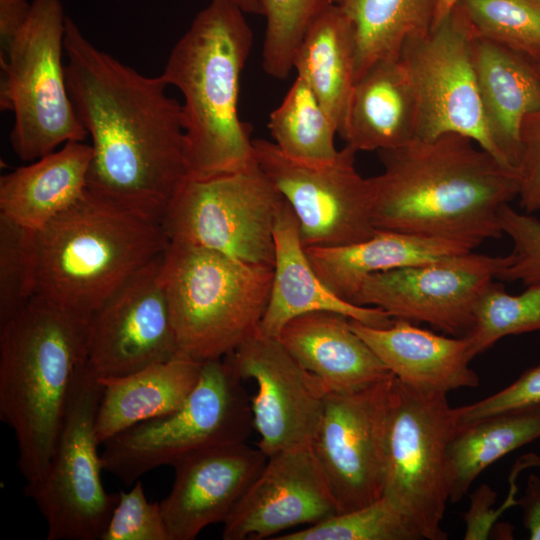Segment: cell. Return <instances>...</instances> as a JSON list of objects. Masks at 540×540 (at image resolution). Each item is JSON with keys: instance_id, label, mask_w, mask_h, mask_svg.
I'll return each mask as SVG.
<instances>
[{"instance_id": "7bdbcfd3", "label": "cell", "mask_w": 540, "mask_h": 540, "mask_svg": "<svg viewBox=\"0 0 540 540\" xmlns=\"http://www.w3.org/2000/svg\"><path fill=\"white\" fill-rule=\"evenodd\" d=\"M31 3L26 0H0L1 53L6 50L15 33L26 20Z\"/></svg>"}, {"instance_id": "f546056e", "label": "cell", "mask_w": 540, "mask_h": 540, "mask_svg": "<svg viewBox=\"0 0 540 540\" xmlns=\"http://www.w3.org/2000/svg\"><path fill=\"white\" fill-rule=\"evenodd\" d=\"M438 0H336L352 23L355 81L377 62L399 58L410 40L428 34Z\"/></svg>"}, {"instance_id": "4316f807", "label": "cell", "mask_w": 540, "mask_h": 540, "mask_svg": "<svg viewBox=\"0 0 540 540\" xmlns=\"http://www.w3.org/2000/svg\"><path fill=\"white\" fill-rule=\"evenodd\" d=\"M202 363L178 354L103 385L96 419L100 444L139 423L178 410L198 383Z\"/></svg>"}, {"instance_id": "4dcf8cb0", "label": "cell", "mask_w": 540, "mask_h": 540, "mask_svg": "<svg viewBox=\"0 0 540 540\" xmlns=\"http://www.w3.org/2000/svg\"><path fill=\"white\" fill-rule=\"evenodd\" d=\"M274 144L287 157L306 163L333 160L338 129L311 88L300 78L268 120Z\"/></svg>"}, {"instance_id": "d6986e66", "label": "cell", "mask_w": 540, "mask_h": 540, "mask_svg": "<svg viewBox=\"0 0 540 540\" xmlns=\"http://www.w3.org/2000/svg\"><path fill=\"white\" fill-rule=\"evenodd\" d=\"M267 456L246 442L187 454L171 466L175 478L160 502L169 540H193L207 526L224 522L262 471Z\"/></svg>"}, {"instance_id": "9a60e30c", "label": "cell", "mask_w": 540, "mask_h": 540, "mask_svg": "<svg viewBox=\"0 0 540 540\" xmlns=\"http://www.w3.org/2000/svg\"><path fill=\"white\" fill-rule=\"evenodd\" d=\"M394 378L392 374L355 391L326 395L311 447L327 477L338 513L382 497Z\"/></svg>"}, {"instance_id": "d6a6232c", "label": "cell", "mask_w": 540, "mask_h": 540, "mask_svg": "<svg viewBox=\"0 0 540 540\" xmlns=\"http://www.w3.org/2000/svg\"><path fill=\"white\" fill-rule=\"evenodd\" d=\"M537 330H540V283L514 295L493 281L480 297L473 325L465 336L475 357L501 338Z\"/></svg>"}, {"instance_id": "52a82bcc", "label": "cell", "mask_w": 540, "mask_h": 540, "mask_svg": "<svg viewBox=\"0 0 540 540\" xmlns=\"http://www.w3.org/2000/svg\"><path fill=\"white\" fill-rule=\"evenodd\" d=\"M66 17L61 0H33L0 56V107L14 115L10 144L22 161L37 160L88 136L71 101L62 62Z\"/></svg>"}, {"instance_id": "d590c367", "label": "cell", "mask_w": 540, "mask_h": 540, "mask_svg": "<svg viewBox=\"0 0 540 540\" xmlns=\"http://www.w3.org/2000/svg\"><path fill=\"white\" fill-rule=\"evenodd\" d=\"M35 231L0 215V325L36 295Z\"/></svg>"}, {"instance_id": "836d02e7", "label": "cell", "mask_w": 540, "mask_h": 540, "mask_svg": "<svg viewBox=\"0 0 540 540\" xmlns=\"http://www.w3.org/2000/svg\"><path fill=\"white\" fill-rule=\"evenodd\" d=\"M403 514L384 496L363 507L337 513L274 540H420Z\"/></svg>"}, {"instance_id": "f1b7e54d", "label": "cell", "mask_w": 540, "mask_h": 540, "mask_svg": "<svg viewBox=\"0 0 540 540\" xmlns=\"http://www.w3.org/2000/svg\"><path fill=\"white\" fill-rule=\"evenodd\" d=\"M540 438V405L458 426L447 449L449 502L460 501L488 466Z\"/></svg>"}, {"instance_id": "8fae6325", "label": "cell", "mask_w": 540, "mask_h": 540, "mask_svg": "<svg viewBox=\"0 0 540 540\" xmlns=\"http://www.w3.org/2000/svg\"><path fill=\"white\" fill-rule=\"evenodd\" d=\"M103 385L87 361L77 369L47 472L24 487L47 522V540H101L118 502L108 493L96 435Z\"/></svg>"}, {"instance_id": "5bb4252c", "label": "cell", "mask_w": 540, "mask_h": 540, "mask_svg": "<svg viewBox=\"0 0 540 540\" xmlns=\"http://www.w3.org/2000/svg\"><path fill=\"white\" fill-rule=\"evenodd\" d=\"M509 262L510 254L490 256L472 250L374 273L363 280L351 302L379 308L393 319L424 322L465 336L480 297Z\"/></svg>"}, {"instance_id": "ffe728a7", "label": "cell", "mask_w": 540, "mask_h": 540, "mask_svg": "<svg viewBox=\"0 0 540 540\" xmlns=\"http://www.w3.org/2000/svg\"><path fill=\"white\" fill-rule=\"evenodd\" d=\"M274 245L273 278L260 334L278 337L290 320L316 311L335 312L376 328L392 324L393 318L383 310L347 301L325 285L308 259L298 220L286 201L276 219Z\"/></svg>"}, {"instance_id": "603a6c76", "label": "cell", "mask_w": 540, "mask_h": 540, "mask_svg": "<svg viewBox=\"0 0 540 540\" xmlns=\"http://www.w3.org/2000/svg\"><path fill=\"white\" fill-rule=\"evenodd\" d=\"M415 92L400 58L377 62L354 83L339 135L356 152L396 148L417 138Z\"/></svg>"}, {"instance_id": "8d00e7d4", "label": "cell", "mask_w": 540, "mask_h": 540, "mask_svg": "<svg viewBox=\"0 0 540 540\" xmlns=\"http://www.w3.org/2000/svg\"><path fill=\"white\" fill-rule=\"evenodd\" d=\"M498 221L502 234L512 240L513 250L497 279L522 281L527 286L540 283V219L506 204L499 210Z\"/></svg>"}, {"instance_id": "277c9868", "label": "cell", "mask_w": 540, "mask_h": 540, "mask_svg": "<svg viewBox=\"0 0 540 540\" xmlns=\"http://www.w3.org/2000/svg\"><path fill=\"white\" fill-rule=\"evenodd\" d=\"M88 321L35 295L0 325V419L14 432L25 487L44 478L78 367Z\"/></svg>"}, {"instance_id": "7c38bea8", "label": "cell", "mask_w": 540, "mask_h": 540, "mask_svg": "<svg viewBox=\"0 0 540 540\" xmlns=\"http://www.w3.org/2000/svg\"><path fill=\"white\" fill-rule=\"evenodd\" d=\"M253 149L258 167L294 212L304 248L346 246L374 234L372 181L357 171L351 147L325 163L294 160L265 139H253Z\"/></svg>"}, {"instance_id": "4fadbf2b", "label": "cell", "mask_w": 540, "mask_h": 540, "mask_svg": "<svg viewBox=\"0 0 540 540\" xmlns=\"http://www.w3.org/2000/svg\"><path fill=\"white\" fill-rule=\"evenodd\" d=\"M474 37L455 5L428 34L403 46L399 58L416 96L417 138L457 133L506 165L486 125L472 59Z\"/></svg>"}, {"instance_id": "cb8c5ba5", "label": "cell", "mask_w": 540, "mask_h": 540, "mask_svg": "<svg viewBox=\"0 0 540 540\" xmlns=\"http://www.w3.org/2000/svg\"><path fill=\"white\" fill-rule=\"evenodd\" d=\"M472 59L490 136L505 164L516 169L521 121L540 108V70L534 60L478 36Z\"/></svg>"}, {"instance_id": "6da1fadb", "label": "cell", "mask_w": 540, "mask_h": 540, "mask_svg": "<svg viewBox=\"0 0 540 540\" xmlns=\"http://www.w3.org/2000/svg\"><path fill=\"white\" fill-rule=\"evenodd\" d=\"M67 88L92 139L87 190L162 223L187 179L182 104L166 81L98 49L66 17Z\"/></svg>"}, {"instance_id": "2e32d148", "label": "cell", "mask_w": 540, "mask_h": 540, "mask_svg": "<svg viewBox=\"0 0 540 540\" xmlns=\"http://www.w3.org/2000/svg\"><path fill=\"white\" fill-rule=\"evenodd\" d=\"M244 381H255L252 398L257 447L267 456L311 446L318 428L328 390L305 369L277 337L256 331L226 356Z\"/></svg>"}, {"instance_id": "b9f144b4", "label": "cell", "mask_w": 540, "mask_h": 540, "mask_svg": "<svg viewBox=\"0 0 540 540\" xmlns=\"http://www.w3.org/2000/svg\"><path fill=\"white\" fill-rule=\"evenodd\" d=\"M529 539L540 540V477L530 474L523 496L518 500Z\"/></svg>"}, {"instance_id": "1f68e13d", "label": "cell", "mask_w": 540, "mask_h": 540, "mask_svg": "<svg viewBox=\"0 0 540 540\" xmlns=\"http://www.w3.org/2000/svg\"><path fill=\"white\" fill-rule=\"evenodd\" d=\"M456 6L475 36L540 59V0H459Z\"/></svg>"}, {"instance_id": "e575fe53", "label": "cell", "mask_w": 540, "mask_h": 540, "mask_svg": "<svg viewBox=\"0 0 540 540\" xmlns=\"http://www.w3.org/2000/svg\"><path fill=\"white\" fill-rule=\"evenodd\" d=\"M266 29L262 51L265 72L285 79L293 69V58L313 22L336 0H259Z\"/></svg>"}, {"instance_id": "484cf974", "label": "cell", "mask_w": 540, "mask_h": 540, "mask_svg": "<svg viewBox=\"0 0 540 540\" xmlns=\"http://www.w3.org/2000/svg\"><path fill=\"white\" fill-rule=\"evenodd\" d=\"M473 249L460 241L376 229L371 237L358 243L309 247L305 251L325 285L351 302L363 280L371 274L426 264Z\"/></svg>"}, {"instance_id": "44dd1931", "label": "cell", "mask_w": 540, "mask_h": 540, "mask_svg": "<svg viewBox=\"0 0 540 540\" xmlns=\"http://www.w3.org/2000/svg\"><path fill=\"white\" fill-rule=\"evenodd\" d=\"M350 326L391 373L412 388L447 394L479 385L466 336L439 335L402 319L381 328L350 319Z\"/></svg>"}, {"instance_id": "9c48e42d", "label": "cell", "mask_w": 540, "mask_h": 540, "mask_svg": "<svg viewBox=\"0 0 540 540\" xmlns=\"http://www.w3.org/2000/svg\"><path fill=\"white\" fill-rule=\"evenodd\" d=\"M458 428L447 394L412 388L396 377L387 421L383 494L421 539L446 540L447 449Z\"/></svg>"}, {"instance_id": "e0dca14e", "label": "cell", "mask_w": 540, "mask_h": 540, "mask_svg": "<svg viewBox=\"0 0 540 540\" xmlns=\"http://www.w3.org/2000/svg\"><path fill=\"white\" fill-rule=\"evenodd\" d=\"M162 255L130 276L90 317L86 361L98 378L123 377L178 355L159 278Z\"/></svg>"}, {"instance_id": "bcb514c9", "label": "cell", "mask_w": 540, "mask_h": 540, "mask_svg": "<svg viewBox=\"0 0 540 540\" xmlns=\"http://www.w3.org/2000/svg\"><path fill=\"white\" fill-rule=\"evenodd\" d=\"M536 63H537V66H538V68L540 70V59Z\"/></svg>"}, {"instance_id": "f6af8a7d", "label": "cell", "mask_w": 540, "mask_h": 540, "mask_svg": "<svg viewBox=\"0 0 540 540\" xmlns=\"http://www.w3.org/2000/svg\"><path fill=\"white\" fill-rule=\"evenodd\" d=\"M458 1L459 0H438L433 27L449 14Z\"/></svg>"}, {"instance_id": "5b68a950", "label": "cell", "mask_w": 540, "mask_h": 540, "mask_svg": "<svg viewBox=\"0 0 540 540\" xmlns=\"http://www.w3.org/2000/svg\"><path fill=\"white\" fill-rule=\"evenodd\" d=\"M35 240L36 295L87 320L169 244L162 224L88 190Z\"/></svg>"}, {"instance_id": "30bf717a", "label": "cell", "mask_w": 540, "mask_h": 540, "mask_svg": "<svg viewBox=\"0 0 540 540\" xmlns=\"http://www.w3.org/2000/svg\"><path fill=\"white\" fill-rule=\"evenodd\" d=\"M284 198L257 163L205 178L187 177L162 220L169 242L274 266V227Z\"/></svg>"}, {"instance_id": "3957f363", "label": "cell", "mask_w": 540, "mask_h": 540, "mask_svg": "<svg viewBox=\"0 0 540 540\" xmlns=\"http://www.w3.org/2000/svg\"><path fill=\"white\" fill-rule=\"evenodd\" d=\"M244 15L228 1L211 0L174 45L161 74L183 95L188 177L256 164L251 126L239 115L240 80L253 44Z\"/></svg>"}, {"instance_id": "7a4b0ae2", "label": "cell", "mask_w": 540, "mask_h": 540, "mask_svg": "<svg viewBox=\"0 0 540 540\" xmlns=\"http://www.w3.org/2000/svg\"><path fill=\"white\" fill-rule=\"evenodd\" d=\"M371 178L376 229L460 241L478 247L499 238L498 214L517 198L519 177L470 138L446 133L378 152Z\"/></svg>"}, {"instance_id": "7402d4cb", "label": "cell", "mask_w": 540, "mask_h": 540, "mask_svg": "<svg viewBox=\"0 0 540 540\" xmlns=\"http://www.w3.org/2000/svg\"><path fill=\"white\" fill-rule=\"evenodd\" d=\"M279 341L328 392L355 391L392 375L354 332L350 319L330 311H316L290 320Z\"/></svg>"}, {"instance_id": "8992f818", "label": "cell", "mask_w": 540, "mask_h": 540, "mask_svg": "<svg viewBox=\"0 0 540 540\" xmlns=\"http://www.w3.org/2000/svg\"><path fill=\"white\" fill-rule=\"evenodd\" d=\"M159 278L178 354L205 362L228 356L258 330L273 268L169 242Z\"/></svg>"}, {"instance_id": "74e56055", "label": "cell", "mask_w": 540, "mask_h": 540, "mask_svg": "<svg viewBox=\"0 0 540 540\" xmlns=\"http://www.w3.org/2000/svg\"><path fill=\"white\" fill-rule=\"evenodd\" d=\"M101 540H169L160 503L147 500L140 480L119 492Z\"/></svg>"}, {"instance_id": "ac0fdd59", "label": "cell", "mask_w": 540, "mask_h": 540, "mask_svg": "<svg viewBox=\"0 0 540 540\" xmlns=\"http://www.w3.org/2000/svg\"><path fill=\"white\" fill-rule=\"evenodd\" d=\"M327 477L311 446L277 452L223 522L224 540L272 539L337 514Z\"/></svg>"}, {"instance_id": "ab89813d", "label": "cell", "mask_w": 540, "mask_h": 540, "mask_svg": "<svg viewBox=\"0 0 540 540\" xmlns=\"http://www.w3.org/2000/svg\"><path fill=\"white\" fill-rule=\"evenodd\" d=\"M518 203L523 212L540 211V108L521 121L518 136Z\"/></svg>"}, {"instance_id": "60d3db41", "label": "cell", "mask_w": 540, "mask_h": 540, "mask_svg": "<svg viewBox=\"0 0 540 540\" xmlns=\"http://www.w3.org/2000/svg\"><path fill=\"white\" fill-rule=\"evenodd\" d=\"M496 500V492L489 485H480L470 495V506L463 515L466 522L465 540L488 539L496 520L491 506Z\"/></svg>"}, {"instance_id": "83f0119b", "label": "cell", "mask_w": 540, "mask_h": 540, "mask_svg": "<svg viewBox=\"0 0 540 540\" xmlns=\"http://www.w3.org/2000/svg\"><path fill=\"white\" fill-rule=\"evenodd\" d=\"M292 66L317 96L339 134L355 83L356 42L351 21L337 5L309 27Z\"/></svg>"}, {"instance_id": "d4e9b609", "label": "cell", "mask_w": 540, "mask_h": 540, "mask_svg": "<svg viewBox=\"0 0 540 540\" xmlns=\"http://www.w3.org/2000/svg\"><path fill=\"white\" fill-rule=\"evenodd\" d=\"M91 145L71 141L0 178V215L37 231L87 192Z\"/></svg>"}, {"instance_id": "f35d334b", "label": "cell", "mask_w": 540, "mask_h": 540, "mask_svg": "<svg viewBox=\"0 0 540 540\" xmlns=\"http://www.w3.org/2000/svg\"><path fill=\"white\" fill-rule=\"evenodd\" d=\"M540 405V363L504 389L469 405L457 407L458 426L525 407Z\"/></svg>"}, {"instance_id": "ee69618b", "label": "cell", "mask_w": 540, "mask_h": 540, "mask_svg": "<svg viewBox=\"0 0 540 540\" xmlns=\"http://www.w3.org/2000/svg\"><path fill=\"white\" fill-rule=\"evenodd\" d=\"M239 7L245 14H261L262 7L259 0H225Z\"/></svg>"}, {"instance_id": "ba28073f", "label": "cell", "mask_w": 540, "mask_h": 540, "mask_svg": "<svg viewBox=\"0 0 540 540\" xmlns=\"http://www.w3.org/2000/svg\"><path fill=\"white\" fill-rule=\"evenodd\" d=\"M243 380L226 357L202 363L197 385L175 412L139 423L106 441L104 471L126 485L202 449L246 442L253 431Z\"/></svg>"}]
</instances>
